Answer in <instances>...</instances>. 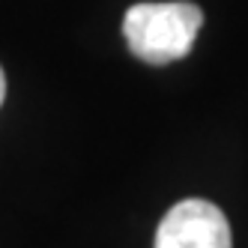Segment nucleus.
I'll use <instances>...</instances> for the list:
<instances>
[{
    "label": "nucleus",
    "instance_id": "nucleus-1",
    "mask_svg": "<svg viewBox=\"0 0 248 248\" xmlns=\"http://www.w3.org/2000/svg\"><path fill=\"white\" fill-rule=\"evenodd\" d=\"M203 24V12L188 0H165V3H135L123 18V36L129 51L153 66L183 60Z\"/></svg>",
    "mask_w": 248,
    "mask_h": 248
},
{
    "label": "nucleus",
    "instance_id": "nucleus-2",
    "mask_svg": "<svg viewBox=\"0 0 248 248\" xmlns=\"http://www.w3.org/2000/svg\"><path fill=\"white\" fill-rule=\"evenodd\" d=\"M155 248H233L227 216L209 201L173 203L155 230Z\"/></svg>",
    "mask_w": 248,
    "mask_h": 248
},
{
    "label": "nucleus",
    "instance_id": "nucleus-3",
    "mask_svg": "<svg viewBox=\"0 0 248 248\" xmlns=\"http://www.w3.org/2000/svg\"><path fill=\"white\" fill-rule=\"evenodd\" d=\"M6 99V75H3V66H0V105Z\"/></svg>",
    "mask_w": 248,
    "mask_h": 248
}]
</instances>
